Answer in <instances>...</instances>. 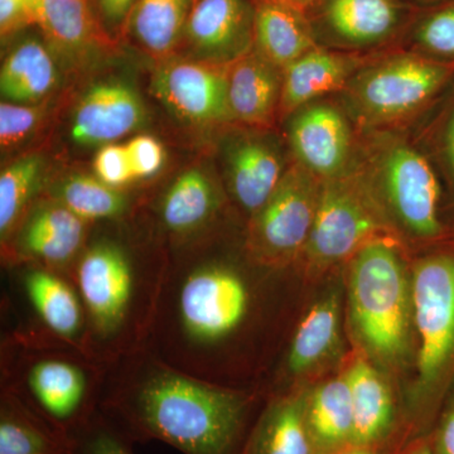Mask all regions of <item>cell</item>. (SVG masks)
<instances>
[{"mask_svg":"<svg viewBox=\"0 0 454 454\" xmlns=\"http://www.w3.org/2000/svg\"><path fill=\"white\" fill-rule=\"evenodd\" d=\"M342 372L354 411V444L400 450L406 444L402 400L390 387L387 372L355 348Z\"/></svg>","mask_w":454,"mask_h":454,"instance_id":"15","label":"cell"},{"mask_svg":"<svg viewBox=\"0 0 454 454\" xmlns=\"http://www.w3.org/2000/svg\"><path fill=\"white\" fill-rule=\"evenodd\" d=\"M413 387L402 400L406 441L429 434L454 389V254L422 256L411 268Z\"/></svg>","mask_w":454,"mask_h":454,"instance_id":"5","label":"cell"},{"mask_svg":"<svg viewBox=\"0 0 454 454\" xmlns=\"http://www.w3.org/2000/svg\"><path fill=\"white\" fill-rule=\"evenodd\" d=\"M127 146L134 178L145 179L157 175L166 160L162 143L151 136L134 137Z\"/></svg>","mask_w":454,"mask_h":454,"instance_id":"37","label":"cell"},{"mask_svg":"<svg viewBox=\"0 0 454 454\" xmlns=\"http://www.w3.org/2000/svg\"><path fill=\"white\" fill-rule=\"evenodd\" d=\"M283 70L255 51L227 66V98L232 121L267 129L279 115Z\"/></svg>","mask_w":454,"mask_h":454,"instance_id":"22","label":"cell"},{"mask_svg":"<svg viewBox=\"0 0 454 454\" xmlns=\"http://www.w3.org/2000/svg\"><path fill=\"white\" fill-rule=\"evenodd\" d=\"M145 122V104L133 86L122 82H98L74 107L71 138L82 145H112Z\"/></svg>","mask_w":454,"mask_h":454,"instance_id":"20","label":"cell"},{"mask_svg":"<svg viewBox=\"0 0 454 454\" xmlns=\"http://www.w3.org/2000/svg\"><path fill=\"white\" fill-rule=\"evenodd\" d=\"M226 195L210 172L192 167L179 173L153 206V225L169 247L219 229Z\"/></svg>","mask_w":454,"mask_h":454,"instance_id":"16","label":"cell"},{"mask_svg":"<svg viewBox=\"0 0 454 454\" xmlns=\"http://www.w3.org/2000/svg\"><path fill=\"white\" fill-rule=\"evenodd\" d=\"M68 437L11 391L0 389V454H64Z\"/></svg>","mask_w":454,"mask_h":454,"instance_id":"30","label":"cell"},{"mask_svg":"<svg viewBox=\"0 0 454 454\" xmlns=\"http://www.w3.org/2000/svg\"><path fill=\"white\" fill-rule=\"evenodd\" d=\"M289 143L295 160L321 179L348 175L352 130L339 107L313 101L292 114Z\"/></svg>","mask_w":454,"mask_h":454,"instance_id":"18","label":"cell"},{"mask_svg":"<svg viewBox=\"0 0 454 454\" xmlns=\"http://www.w3.org/2000/svg\"><path fill=\"white\" fill-rule=\"evenodd\" d=\"M64 454H73V452H71V450H68V452H66Z\"/></svg>","mask_w":454,"mask_h":454,"instance_id":"44","label":"cell"},{"mask_svg":"<svg viewBox=\"0 0 454 454\" xmlns=\"http://www.w3.org/2000/svg\"><path fill=\"white\" fill-rule=\"evenodd\" d=\"M97 2L101 25L106 31L110 29V31L115 32L127 26L131 9L137 0H97Z\"/></svg>","mask_w":454,"mask_h":454,"instance_id":"39","label":"cell"},{"mask_svg":"<svg viewBox=\"0 0 454 454\" xmlns=\"http://www.w3.org/2000/svg\"><path fill=\"white\" fill-rule=\"evenodd\" d=\"M448 76L447 66L408 53L361 68L346 90L358 118L379 127L413 115L437 94Z\"/></svg>","mask_w":454,"mask_h":454,"instance_id":"11","label":"cell"},{"mask_svg":"<svg viewBox=\"0 0 454 454\" xmlns=\"http://www.w3.org/2000/svg\"><path fill=\"white\" fill-rule=\"evenodd\" d=\"M430 435L434 454H454V389L444 403Z\"/></svg>","mask_w":454,"mask_h":454,"instance_id":"38","label":"cell"},{"mask_svg":"<svg viewBox=\"0 0 454 454\" xmlns=\"http://www.w3.org/2000/svg\"><path fill=\"white\" fill-rule=\"evenodd\" d=\"M367 178L395 231L420 241L443 234L439 219V184L428 160L403 142L385 145Z\"/></svg>","mask_w":454,"mask_h":454,"instance_id":"10","label":"cell"},{"mask_svg":"<svg viewBox=\"0 0 454 454\" xmlns=\"http://www.w3.org/2000/svg\"><path fill=\"white\" fill-rule=\"evenodd\" d=\"M195 0H137L128 29L146 55L162 62L170 59L184 38Z\"/></svg>","mask_w":454,"mask_h":454,"instance_id":"29","label":"cell"},{"mask_svg":"<svg viewBox=\"0 0 454 454\" xmlns=\"http://www.w3.org/2000/svg\"><path fill=\"white\" fill-rule=\"evenodd\" d=\"M306 387L268 394L239 454H318L307 426Z\"/></svg>","mask_w":454,"mask_h":454,"instance_id":"23","label":"cell"},{"mask_svg":"<svg viewBox=\"0 0 454 454\" xmlns=\"http://www.w3.org/2000/svg\"><path fill=\"white\" fill-rule=\"evenodd\" d=\"M2 337L86 354V319L70 278L35 264L3 265Z\"/></svg>","mask_w":454,"mask_h":454,"instance_id":"7","label":"cell"},{"mask_svg":"<svg viewBox=\"0 0 454 454\" xmlns=\"http://www.w3.org/2000/svg\"><path fill=\"white\" fill-rule=\"evenodd\" d=\"M46 182V160L41 154H27L14 160L0 175V240L11 238L20 221L37 201Z\"/></svg>","mask_w":454,"mask_h":454,"instance_id":"32","label":"cell"},{"mask_svg":"<svg viewBox=\"0 0 454 454\" xmlns=\"http://www.w3.org/2000/svg\"><path fill=\"white\" fill-rule=\"evenodd\" d=\"M73 454H134L125 438L98 411L68 434Z\"/></svg>","mask_w":454,"mask_h":454,"instance_id":"33","label":"cell"},{"mask_svg":"<svg viewBox=\"0 0 454 454\" xmlns=\"http://www.w3.org/2000/svg\"><path fill=\"white\" fill-rule=\"evenodd\" d=\"M35 27L52 55L68 65L86 64L115 46L90 0H35Z\"/></svg>","mask_w":454,"mask_h":454,"instance_id":"19","label":"cell"},{"mask_svg":"<svg viewBox=\"0 0 454 454\" xmlns=\"http://www.w3.org/2000/svg\"><path fill=\"white\" fill-rule=\"evenodd\" d=\"M424 50L439 56H454V5L426 18L415 33Z\"/></svg>","mask_w":454,"mask_h":454,"instance_id":"35","label":"cell"},{"mask_svg":"<svg viewBox=\"0 0 454 454\" xmlns=\"http://www.w3.org/2000/svg\"><path fill=\"white\" fill-rule=\"evenodd\" d=\"M286 2L291 3L294 7L301 9V11H306L309 5H312L313 3H316L317 0H286Z\"/></svg>","mask_w":454,"mask_h":454,"instance_id":"43","label":"cell"},{"mask_svg":"<svg viewBox=\"0 0 454 454\" xmlns=\"http://www.w3.org/2000/svg\"><path fill=\"white\" fill-rule=\"evenodd\" d=\"M267 397L202 380L140 348L106 364L98 411L133 443L239 454Z\"/></svg>","mask_w":454,"mask_h":454,"instance_id":"2","label":"cell"},{"mask_svg":"<svg viewBox=\"0 0 454 454\" xmlns=\"http://www.w3.org/2000/svg\"><path fill=\"white\" fill-rule=\"evenodd\" d=\"M394 454H434L433 450L432 435L427 434L422 437L411 439V442L397 450Z\"/></svg>","mask_w":454,"mask_h":454,"instance_id":"40","label":"cell"},{"mask_svg":"<svg viewBox=\"0 0 454 454\" xmlns=\"http://www.w3.org/2000/svg\"><path fill=\"white\" fill-rule=\"evenodd\" d=\"M306 420L318 454L354 444V411L342 369L306 387Z\"/></svg>","mask_w":454,"mask_h":454,"instance_id":"26","label":"cell"},{"mask_svg":"<svg viewBox=\"0 0 454 454\" xmlns=\"http://www.w3.org/2000/svg\"><path fill=\"white\" fill-rule=\"evenodd\" d=\"M225 164L229 196L247 221L268 201L286 170L277 143L255 134L232 140Z\"/></svg>","mask_w":454,"mask_h":454,"instance_id":"21","label":"cell"},{"mask_svg":"<svg viewBox=\"0 0 454 454\" xmlns=\"http://www.w3.org/2000/svg\"><path fill=\"white\" fill-rule=\"evenodd\" d=\"M306 11L286 0H255L254 51L280 70L317 47Z\"/></svg>","mask_w":454,"mask_h":454,"instance_id":"25","label":"cell"},{"mask_svg":"<svg viewBox=\"0 0 454 454\" xmlns=\"http://www.w3.org/2000/svg\"><path fill=\"white\" fill-rule=\"evenodd\" d=\"M363 68L356 56L316 47L283 70L279 115H292L317 98L348 88Z\"/></svg>","mask_w":454,"mask_h":454,"instance_id":"24","label":"cell"},{"mask_svg":"<svg viewBox=\"0 0 454 454\" xmlns=\"http://www.w3.org/2000/svg\"><path fill=\"white\" fill-rule=\"evenodd\" d=\"M152 91L170 112L190 124L216 127L232 122L227 98V66L191 57H170L155 70Z\"/></svg>","mask_w":454,"mask_h":454,"instance_id":"14","label":"cell"},{"mask_svg":"<svg viewBox=\"0 0 454 454\" xmlns=\"http://www.w3.org/2000/svg\"><path fill=\"white\" fill-rule=\"evenodd\" d=\"M400 18L397 0H321L325 28L346 46L381 43L395 32Z\"/></svg>","mask_w":454,"mask_h":454,"instance_id":"27","label":"cell"},{"mask_svg":"<svg viewBox=\"0 0 454 454\" xmlns=\"http://www.w3.org/2000/svg\"><path fill=\"white\" fill-rule=\"evenodd\" d=\"M94 170L100 181L119 190H124L125 186L136 181L125 145L114 143L104 145L95 157Z\"/></svg>","mask_w":454,"mask_h":454,"instance_id":"36","label":"cell"},{"mask_svg":"<svg viewBox=\"0 0 454 454\" xmlns=\"http://www.w3.org/2000/svg\"><path fill=\"white\" fill-rule=\"evenodd\" d=\"M396 450H391V448L366 447L358 446V444H349V446L324 454H394Z\"/></svg>","mask_w":454,"mask_h":454,"instance_id":"41","label":"cell"},{"mask_svg":"<svg viewBox=\"0 0 454 454\" xmlns=\"http://www.w3.org/2000/svg\"><path fill=\"white\" fill-rule=\"evenodd\" d=\"M46 106L42 104H0V145L2 151H11L31 138L43 121Z\"/></svg>","mask_w":454,"mask_h":454,"instance_id":"34","label":"cell"},{"mask_svg":"<svg viewBox=\"0 0 454 454\" xmlns=\"http://www.w3.org/2000/svg\"><path fill=\"white\" fill-rule=\"evenodd\" d=\"M92 226L62 203L42 196L2 244L3 265L35 264L67 276Z\"/></svg>","mask_w":454,"mask_h":454,"instance_id":"13","label":"cell"},{"mask_svg":"<svg viewBox=\"0 0 454 454\" xmlns=\"http://www.w3.org/2000/svg\"><path fill=\"white\" fill-rule=\"evenodd\" d=\"M345 280H331L295 325L267 394L309 387L345 364Z\"/></svg>","mask_w":454,"mask_h":454,"instance_id":"12","label":"cell"},{"mask_svg":"<svg viewBox=\"0 0 454 454\" xmlns=\"http://www.w3.org/2000/svg\"><path fill=\"white\" fill-rule=\"evenodd\" d=\"M343 280L355 348L387 373L414 365L411 270L397 238L367 244L346 264Z\"/></svg>","mask_w":454,"mask_h":454,"instance_id":"4","label":"cell"},{"mask_svg":"<svg viewBox=\"0 0 454 454\" xmlns=\"http://www.w3.org/2000/svg\"><path fill=\"white\" fill-rule=\"evenodd\" d=\"M220 229V227H219ZM169 247L168 267L145 348L164 363L223 387L255 389L264 364L271 284L286 271L216 247V231Z\"/></svg>","mask_w":454,"mask_h":454,"instance_id":"1","label":"cell"},{"mask_svg":"<svg viewBox=\"0 0 454 454\" xmlns=\"http://www.w3.org/2000/svg\"><path fill=\"white\" fill-rule=\"evenodd\" d=\"M86 223L127 219L133 214V200L124 190L104 184L97 176L73 173L57 181L47 195Z\"/></svg>","mask_w":454,"mask_h":454,"instance_id":"31","label":"cell"},{"mask_svg":"<svg viewBox=\"0 0 454 454\" xmlns=\"http://www.w3.org/2000/svg\"><path fill=\"white\" fill-rule=\"evenodd\" d=\"M322 184L293 163L268 201L245 223V254L253 264L271 270L297 268L315 225Z\"/></svg>","mask_w":454,"mask_h":454,"instance_id":"9","label":"cell"},{"mask_svg":"<svg viewBox=\"0 0 454 454\" xmlns=\"http://www.w3.org/2000/svg\"><path fill=\"white\" fill-rule=\"evenodd\" d=\"M125 232L95 223L67 274L85 312L86 354L100 364L145 348L168 267L158 230L143 240Z\"/></svg>","mask_w":454,"mask_h":454,"instance_id":"3","label":"cell"},{"mask_svg":"<svg viewBox=\"0 0 454 454\" xmlns=\"http://www.w3.org/2000/svg\"><path fill=\"white\" fill-rule=\"evenodd\" d=\"M390 236L396 238V231L366 177L348 173L327 179L297 267L307 279H318L348 264L367 244Z\"/></svg>","mask_w":454,"mask_h":454,"instance_id":"8","label":"cell"},{"mask_svg":"<svg viewBox=\"0 0 454 454\" xmlns=\"http://www.w3.org/2000/svg\"><path fill=\"white\" fill-rule=\"evenodd\" d=\"M59 82V71L46 42L25 38L13 47L0 71L3 101L14 104H41Z\"/></svg>","mask_w":454,"mask_h":454,"instance_id":"28","label":"cell"},{"mask_svg":"<svg viewBox=\"0 0 454 454\" xmlns=\"http://www.w3.org/2000/svg\"><path fill=\"white\" fill-rule=\"evenodd\" d=\"M446 145L448 158H450V166H452L454 172V113L450 124H448Z\"/></svg>","mask_w":454,"mask_h":454,"instance_id":"42","label":"cell"},{"mask_svg":"<svg viewBox=\"0 0 454 454\" xmlns=\"http://www.w3.org/2000/svg\"><path fill=\"white\" fill-rule=\"evenodd\" d=\"M255 0H195L182 43L188 57L230 66L254 50Z\"/></svg>","mask_w":454,"mask_h":454,"instance_id":"17","label":"cell"},{"mask_svg":"<svg viewBox=\"0 0 454 454\" xmlns=\"http://www.w3.org/2000/svg\"><path fill=\"white\" fill-rule=\"evenodd\" d=\"M104 369L106 364L82 349L0 340V389L20 397L66 437L97 413Z\"/></svg>","mask_w":454,"mask_h":454,"instance_id":"6","label":"cell"}]
</instances>
